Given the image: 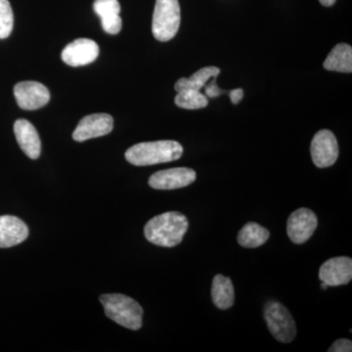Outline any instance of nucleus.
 I'll list each match as a JSON object with an SVG mask.
<instances>
[{
    "label": "nucleus",
    "mask_w": 352,
    "mask_h": 352,
    "mask_svg": "<svg viewBox=\"0 0 352 352\" xmlns=\"http://www.w3.org/2000/svg\"><path fill=\"white\" fill-rule=\"evenodd\" d=\"M317 226V215L309 208H300L289 215L287 223V233L292 242L300 245L311 238Z\"/></svg>",
    "instance_id": "nucleus-7"
},
{
    "label": "nucleus",
    "mask_w": 352,
    "mask_h": 352,
    "mask_svg": "<svg viewBox=\"0 0 352 352\" xmlns=\"http://www.w3.org/2000/svg\"><path fill=\"white\" fill-rule=\"evenodd\" d=\"M195 170L188 168H175L160 170L150 177L149 185L157 190H175L189 186L196 180Z\"/></svg>",
    "instance_id": "nucleus-10"
},
{
    "label": "nucleus",
    "mask_w": 352,
    "mask_h": 352,
    "mask_svg": "<svg viewBox=\"0 0 352 352\" xmlns=\"http://www.w3.org/2000/svg\"><path fill=\"white\" fill-rule=\"evenodd\" d=\"M94 8L100 17L104 31L110 34H117L122 31V21L118 0H95Z\"/></svg>",
    "instance_id": "nucleus-15"
},
{
    "label": "nucleus",
    "mask_w": 352,
    "mask_h": 352,
    "mask_svg": "<svg viewBox=\"0 0 352 352\" xmlns=\"http://www.w3.org/2000/svg\"><path fill=\"white\" fill-rule=\"evenodd\" d=\"M328 285L326 284V283H324V282H322V284H321V288L323 289H328Z\"/></svg>",
    "instance_id": "nucleus-26"
},
{
    "label": "nucleus",
    "mask_w": 352,
    "mask_h": 352,
    "mask_svg": "<svg viewBox=\"0 0 352 352\" xmlns=\"http://www.w3.org/2000/svg\"><path fill=\"white\" fill-rule=\"evenodd\" d=\"M329 352H351L352 342L351 340L340 339L336 340L333 346L328 349Z\"/></svg>",
    "instance_id": "nucleus-22"
},
{
    "label": "nucleus",
    "mask_w": 352,
    "mask_h": 352,
    "mask_svg": "<svg viewBox=\"0 0 352 352\" xmlns=\"http://www.w3.org/2000/svg\"><path fill=\"white\" fill-rule=\"evenodd\" d=\"M100 302L111 320L129 330L142 327L143 308L133 298L122 294H109L100 296Z\"/></svg>",
    "instance_id": "nucleus-3"
},
{
    "label": "nucleus",
    "mask_w": 352,
    "mask_h": 352,
    "mask_svg": "<svg viewBox=\"0 0 352 352\" xmlns=\"http://www.w3.org/2000/svg\"><path fill=\"white\" fill-rule=\"evenodd\" d=\"M328 71L351 73L352 72V48L346 43L336 45L328 55L323 64Z\"/></svg>",
    "instance_id": "nucleus-17"
},
{
    "label": "nucleus",
    "mask_w": 352,
    "mask_h": 352,
    "mask_svg": "<svg viewBox=\"0 0 352 352\" xmlns=\"http://www.w3.org/2000/svg\"><path fill=\"white\" fill-rule=\"evenodd\" d=\"M270 233L265 227L256 222L245 224L238 234V243L244 248H258L270 239Z\"/></svg>",
    "instance_id": "nucleus-18"
},
{
    "label": "nucleus",
    "mask_w": 352,
    "mask_h": 352,
    "mask_svg": "<svg viewBox=\"0 0 352 352\" xmlns=\"http://www.w3.org/2000/svg\"><path fill=\"white\" fill-rule=\"evenodd\" d=\"M212 302L219 309H228L234 305L235 293L230 278L223 275H217L212 280Z\"/></svg>",
    "instance_id": "nucleus-16"
},
{
    "label": "nucleus",
    "mask_w": 352,
    "mask_h": 352,
    "mask_svg": "<svg viewBox=\"0 0 352 352\" xmlns=\"http://www.w3.org/2000/svg\"><path fill=\"white\" fill-rule=\"evenodd\" d=\"M264 318L273 337L279 342L289 344L296 336L295 320L282 303L271 300L264 307Z\"/></svg>",
    "instance_id": "nucleus-5"
},
{
    "label": "nucleus",
    "mask_w": 352,
    "mask_h": 352,
    "mask_svg": "<svg viewBox=\"0 0 352 352\" xmlns=\"http://www.w3.org/2000/svg\"><path fill=\"white\" fill-rule=\"evenodd\" d=\"M220 74V69L217 67H206L197 71L194 75L190 78H182L175 83V89L176 92L182 91V90H199L210 82V78H217Z\"/></svg>",
    "instance_id": "nucleus-19"
},
{
    "label": "nucleus",
    "mask_w": 352,
    "mask_h": 352,
    "mask_svg": "<svg viewBox=\"0 0 352 352\" xmlns=\"http://www.w3.org/2000/svg\"><path fill=\"white\" fill-rule=\"evenodd\" d=\"M188 227V219L185 215L177 212H164L146 223L144 235L152 244L173 248L182 242Z\"/></svg>",
    "instance_id": "nucleus-1"
},
{
    "label": "nucleus",
    "mask_w": 352,
    "mask_h": 352,
    "mask_svg": "<svg viewBox=\"0 0 352 352\" xmlns=\"http://www.w3.org/2000/svg\"><path fill=\"white\" fill-rule=\"evenodd\" d=\"M29 236V228L18 217H0V248H11L24 242Z\"/></svg>",
    "instance_id": "nucleus-14"
},
{
    "label": "nucleus",
    "mask_w": 352,
    "mask_h": 352,
    "mask_svg": "<svg viewBox=\"0 0 352 352\" xmlns=\"http://www.w3.org/2000/svg\"><path fill=\"white\" fill-rule=\"evenodd\" d=\"M180 18L178 0H157L152 22L155 38L168 41L175 38L179 29Z\"/></svg>",
    "instance_id": "nucleus-4"
},
{
    "label": "nucleus",
    "mask_w": 352,
    "mask_h": 352,
    "mask_svg": "<svg viewBox=\"0 0 352 352\" xmlns=\"http://www.w3.org/2000/svg\"><path fill=\"white\" fill-rule=\"evenodd\" d=\"M14 133L22 151L30 159H38L41 152V142L36 127L27 120H18L14 124Z\"/></svg>",
    "instance_id": "nucleus-13"
},
{
    "label": "nucleus",
    "mask_w": 352,
    "mask_h": 352,
    "mask_svg": "<svg viewBox=\"0 0 352 352\" xmlns=\"http://www.w3.org/2000/svg\"><path fill=\"white\" fill-rule=\"evenodd\" d=\"M175 104L178 107L188 109V110H197L207 107L208 100L205 94L199 90H182L177 92L175 97Z\"/></svg>",
    "instance_id": "nucleus-20"
},
{
    "label": "nucleus",
    "mask_w": 352,
    "mask_h": 352,
    "mask_svg": "<svg viewBox=\"0 0 352 352\" xmlns=\"http://www.w3.org/2000/svg\"><path fill=\"white\" fill-rule=\"evenodd\" d=\"M229 97H230V100L232 101L233 104H238L242 100L243 97H244V91H243V89H241V88L231 90L230 94H229Z\"/></svg>",
    "instance_id": "nucleus-24"
},
{
    "label": "nucleus",
    "mask_w": 352,
    "mask_h": 352,
    "mask_svg": "<svg viewBox=\"0 0 352 352\" xmlns=\"http://www.w3.org/2000/svg\"><path fill=\"white\" fill-rule=\"evenodd\" d=\"M14 15L8 0H0V38H8L12 32Z\"/></svg>",
    "instance_id": "nucleus-21"
},
{
    "label": "nucleus",
    "mask_w": 352,
    "mask_h": 352,
    "mask_svg": "<svg viewBox=\"0 0 352 352\" xmlns=\"http://www.w3.org/2000/svg\"><path fill=\"white\" fill-rule=\"evenodd\" d=\"M113 120L108 113H94L80 120L73 133L74 140L83 142L88 139L107 135L113 131Z\"/></svg>",
    "instance_id": "nucleus-9"
},
{
    "label": "nucleus",
    "mask_w": 352,
    "mask_h": 352,
    "mask_svg": "<svg viewBox=\"0 0 352 352\" xmlns=\"http://www.w3.org/2000/svg\"><path fill=\"white\" fill-rule=\"evenodd\" d=\"M217 78H214V80H210L205 85V94L207 96L210 97V98H214V97H219V95L224 94V90H222L221 88L217 87Z\"/></svg>",
    "instance_id": "nucleus-23"
},
{
    "label": "nucleus",
    "mask_w": 352,
    "mask_h": 352,
    "mask_svg": "<svg viewBox=\"0 0 352 352\" xmlns=\"http://www.w3.org/2000/svg\"><path fill=\"white\" fill-rule=\"evenodd\" d=\"M182 154L183 147L179 143L161 140L132 146L126 152V159L134 166H146L176 161L182 157Z\"/></svg>",
    "instance_id": "nucleus-2"
},
{
    "label": "nucleus",
    "mask_w": 352,
    "mask_h": 352,
    "mask_svg": "<svg viewBox=\"0 0 352 352\" xmlns=\"http://www.w3.org/2000/svg\"><path fill=\"white\" fill-rule=\"evenodd\" d=\"M312 161L317 168L333 166L339 157V145L332 131L323 129L315 134L310 147Z\"/></svg>",
    "instance_id": "nucleus-6"
},
{
    "label": "nucleus",
    "mask_w": 352,
    "mask_h": 352,
    "mask_svg": "<svg viewBox=\"0 0 352 352\" xmlns=\"http://www.w3.org/2000/svg\"><path fill=\"white\" fill-rule=\"evenodd\" d=\"M319 279L329 287L342 286L352 279V259L347 256H338L322 264Z\"/></svg>",
    "instance_id": "nucleus-11"
},
{
    "label": "nucleus",
    "mask_w": 352,
    "mask_h": 352,
    "mask_svg": "<svg viewBox=\"0 0 352 352\" xmlns=\"http://www.w3.org/2000/svg\"><path fill=\"white\" fill-rule=\"evenodd\" d=\"M14 95L19 107L28 111L43 108L50 100V90L38 82L17 83Z\"/></svg>",
    "instance_id": "nucleus-8"
},
{
    "label": "nucleus",
    "mask_w": 352,
    "mask_h": 352,
    "mask_svg": "<svg viewBox=\"0 0 352 352\" xmlns=\"http://www.w3.org/2000/svg\"><path fill=\"white\" fill-rule=\"evenodd\" d=\"M98 55V44L92 39L78 38L64 48L62 60L69 66H85L94 62Z\"/></svg>",
    "instance_id": "nucleus-12"
},
{
    "label": "nucleus",
    "mask_w": 352,
    "mask_h": 352,
    "mask_svg": "<svg viewBox=\"0 0 352 352\" xmlns=\"http://www.w3.org/2000/svg\"><path fill=\"white\" fill-rule=\"evenodd\" d=\"M319 1H320L322 6L329 7L333 6L337 0H319Z\"/></svg>",
    "instance_id": "nucleus-25"
}]
</instances>
